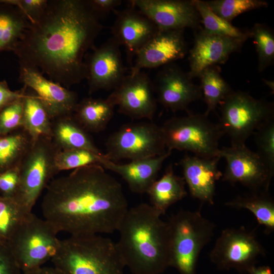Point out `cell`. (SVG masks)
<instances>
[{"label": "cell", "instance_id": "1", "mask_svg": "<svg viewBox=\"0 0 274 274\" xmlns=\"http://www.w3.org/2000/svg\"><path fill=\"white\" fill-rule=\"evenodd\" d=\"M103 28L87 0H49L13 52L19 63L69 89L86 79L84 57Z\"/></svg>", "mask_w": 274, "mask_h": 274}, {"label": "cell", "instance_id": "2", "mask_svg": "<svg viewBox=\"0 0 274 274\" xmlns=\"http://www.w3.org/2000/svg\"><path fill=\"white\" fill-rule=\"evenodd\" d=\"M127 206L121 184L95 164L51 180L41 209L58 232L85 236L117 231Z\"/></svg>", "mask_w": 274, "mask_h": 274}, {"label": "cell", "instance_id": "3", "mask_svg": "<svg viewBox=\"0 0 274 274\" xmlns=\"http://www.w3.org/2000/svg\"><path fill=\"white\" fill-rule=\"evenodd\" d=\"M161 216L143 203L128 209L119 225L116 244L133 274H161L170 266L169 228Z\"/></svg>", "mask_w": 274, "mask_h": 274}, {"label": "cell", "instance_id": "4", "mask_svg": "<svg viewBox=\"0 0 274 274\" xmlns=\"http://www.w3.org/2000/svg\"><path fill=\"white\" fill-rule=\"evenodd\" d=\"M51 260L65 274H123L125 267L116 243L100 235L60 240Z\"/></svg>", "mask_w": 274, "mask_h": 274}, {"label": "cell", "instance_id": "5", "mask_svg": "<svg viewBox=\"0 0 274 274\" xmlns=\"http://www.w3.org/2000/svg\"><path fill=\"white\" fill-rule=\"evenodd\" d=\"M170 232V266L180 274H196L199 255L212 239L215 224L200 211L182 210L167 222Z\"/></svg>", "mask_w": 274, "mask_h": 274}, {"label": "cell", "instance_id": "6", "mask_svg": "<svg viewBox=\"0 0 274 274\" xmlns=\"http://www.w3.org/2000/svg\"><path fill=\"white\" fill-rule=\"evenodd\" d=\"M31 145L18 164L19 183L12 197L25 214L32 209L56 174L54 160L58 148L51 138L42 136Z\"/></svg>", "mask_w": 274, "mask_h": 274}, {"label": "cell", "instance_id": "7", "mask_svg": "<svg viewBox=\"0 0 274 274\" xmlns=\"http://www.w3.org/2000/svg\"><path fill=\"white\" fill-rule=\"evenodd\" d=\"M56 229L32 212L26 215L6 244L22 272L38 267L56 254L60 240Z\"/></svg>", "mask_w": 274, "mask_h": 274}, {"label": "cell", "instance_id": "8", "mask_svg": "<svg viewBox=\"0 0 274 274\" xmlns=\"http://www.w3.org/2000/svg\"><path fill=\"white\" fill-rule=\"evenodd\" d=\"M161 128L166 150L190 151L204 158L219 157V142L223 133L218 124L204 114L172 117Z\"/></svg>", "mask_w": 274, "mask_h": 274}, {"label": "cell", "instance_id": "9", "mask_svg": "<svg viewBox=\"0 0 274 274\" xmlns=\"http://www.w3.org/2000/svg\"><path fill=\"white\" fill-rule=\"evenodd\" d=\"M218 125L230 138L231 145H245L263 124L273 119V105L254 98L246 92L232 91L219 105Z\"/></svg>", "mask_w": 274, "mask_h": 274}, {"label": "cell", "instance_id": "10", "mask_svg": "<svg viewBox=\"0 0 274 274\" xmlns=\"http://www.w3.org/2000/svg\"><path fill=\"white\" fill-rule=\"evenodd\" d=\"M106 147L105 156L114 162L154 157L167 151L161 126L148 122L123 125L110 135Z\"/></svg>", "mask_w": 274, "mask_h": 274}, {"label": "cell", "instance_id": "11", "mask_svg": "<svg viewBox=\"0 0 274 274\" xmlns=\"http://www.w3.org/2000/svg\"><path fill=\"white\" fill-rule=\"evenodd\" d=\"M264 254L255 234L244 227L223 230L216 241L210 257L219 268L248 270L257 258Z\"/></svg>", "mask_w": 274, "mask_h": 274}, {"label": "cell", "instance_id": "12", "mask_svg": "<svg viewBox=\"0 0 274 274\" xmlns=\"http://www.w3.org/2000/svg\"><path fill=\"white\" fill-rule=\"evenodd\" d=\"M219 156L226 162L223 181L232 184L239 183L254 190L263 188L268 191L273 176L257 153L245 144L222 147Z\"/></svg>", "mask_w": 274, "mask_h": 274}, {"label": "cell", "instance_id": "13", "mask_svg": "<svg viewBox=\"0 0 274 274\" xmlns=\"http://www.w3.org/2000/svg\"><path fill=\"white\" fill-rule=\"evenodd\" d=\"M153 83L144 72L126 75L108 98L119 112L134 119L151 120L157 104Z\"/></svg>", "mask_w": 274, "mask_h": 274}, {"label": "cell", "instance_id": "14", "mask_svg": "<svg viewBox=\"0 0 274 274\" xmlns=\"http://www.w3.org/2000/svg\"><path fill=\"white\" fill-rule=\"evenodd\" d=\"M131 6L147 16L158 30L200 29L193 0H131Z\"/></svg>", "mask_w": 274, "mask_h": 274}, {"label": "cell", "instance_id": "15", "mask_svg": "<svg viewBox=\"0 0 274 274\" xmlns=\"http://www.w3.org/2000/svg\"><path fill=\"white\" fill-rule=\"evenodd\" d=\"M120 45L111 37L85 60L88 92L114 89L125 77Z\"/></svg>", "mask_w": 274, "mask_h": 274}, {"label": "cell", "instance_id": "16", "mask_svg": "<svg viewBox=\"0 0 274 274\" xmlns=\"http://www.w3.org/2000/svg\"><path fill=\"white\" fill-rule=\"evenodd\" d=\"M19 64L20 81L40 97L51 120L73 114L78 102L75 92L47 79L38 68Z\"/></svg>", "mask_w": 274, "mask_h": 274}, {"label": "cell", "instance_id": "17", "mask_svg": "<svg viewBox=\"0 0 274 274\" xmlns=\"http://www.w3.org/2000/svg\"><path fill=\"white\" fill-rule=\"evenodd\" d=\"M246 40L209 34L199 29L189 51V77H199L207 68L224 63L232 53L240 50Z\"/></svg>", "mask_w": 274, "mask_h": 274}, {"label": "cell", "instance_id": "18", "mask_svg": "<svg viewBox=\"0 0 274 274\" xmlns=\"http://www.w3.org/2000/svg\"><path fill=\"white\" fill-rule=\"evenodd\" d=\"M184 30H158L137 52L130 74L166 65L183 58L187 49Z\"/></svg>", "mask_w": 274, "mask_h": 274}, {"label": "cell", "instance_id": "19", "mask_svg": "<svg viewBox=\"0 0 274 274\" xmlns=\"http://www.w3.org/2000/svg\"><path fill=\"white\" fill-rule=\"evenodd\" d=\"M153 85L157 101L173 112L187 110L191 102L201 99L199 86L174 64L166 65L158 73Z\"/></svg>", "mask_w": 274, "mask_h": 274}, {"label": "cell", "instance_id": "20", "mask_svg": "<svg viewBox=\"0 0 274 274\" xmlns=\"http://www.w3.org/2000/svg\"><path fill=\"white\" fill-rule=\"evenodd\" d=\"M114 12L116 19L112 27V37L124 47L127 60L131 66L137 52L158 29L147 16L132 6Z\"/></svg>", "mask_w": 274, "mask_h": 274}, {"label": "cell", "instance_id": "21", "mask_svg": "<svg viewBox=\"0 0 274 274\" xmlns=\"http://www.w3.org/2000/svg\"><path fill=\"white\" fill-rule=\"evenodd\" d=\"M220 159L186 155L180 161L191 195L202 202L214 203L216 184L223 175L218 167Z\"/></svg>", "mask_w": 274, "mask_h": 274}, {"label": "cell", "instance_id": "22", "mask_svg": "<svg viewBox=\"0 0 274 274\" xmlns=\"http://www.w3.org/2000/svg\"><path fill=\"white\" fill-rule=\"evenodd\" d=\"M168 150L156 157L130 161L118 164L104 156L100 165L106 169L119 175L125 181L130 190L135 193H147L157 180V177L164 161L170 155Z\"/></svg>", "mask_w": 274, "mask_h": 274}, {"label": "cell", "instance_id": "23", "mask_svg": "<svg viewBox=\"0 0 274 274\" xmlns=\"http://www.w3.org/2000/svg\"><path fill=\"white\" fill-rule=\"evenodd\" d=\"M51 138L59 150L83 149L103 154L76 121L73 114L53 119Z\"/></svg>", "mask_w": 274, "mask_h": 274}, {"label": "cell", "instance_id": "24", "mask_svg": "<svg viewBox=\"0 0 274 274\" xmlns=\"http://www.w3.org/2000/svg\"><path fill=\"white\" fill-rule=\"evenodd\" d=\"M183 178L176 175L172 164L163 176L156 180L147 192L151 206L161 215H164L172 204L187 195Z\"/></svg>", "mask_w": 274, "mask_h": 274}, {"label": "cell", "instance_id": "25", "mask_svg": "<svg viewBox=\"0 0 274 274\" xmlns=\"http://www.w3.org/2000/svg\"><path fill=\"white\" fill-rule=\"evenodd\" d=\"M115 107L108 97H87L78 102L73 116L86 131L98 132L106 128L113 116Z\"/></svg>", "mask_w": 274, "mask_h": 274}, {"label": "cell", "instance_id": "26", "mask_svg": "<svg viewBox=\"0 0 274 274\" xmlns=\"http://www.w3.org/2000/svg\"><path fill=\"white\" fill-rule=\"evenodd\" d=\"M29 25L18 8L9 0H0V52H13Z\"/></svg>", "mask_w": 274, "mask_h": 274}, {"label": "cell", "instance_id": "27", "mask_svg": "<svg viewBox=\"0 0 274 274\" xmlns=\"http://www.w3.org/2000/svg\"><path fill=\"white\" fill-rule=\"evenodd\" d=\"M40 99L35 93L26 92L23 98L22 128L31 141L42 136H52L51 119Z\"/></svg>", "mask_w": 274, "mask_h": 274}, {"label": "cell", "instance_id": "28", "mask_svg": "<svg viewBox=\"0 0 274 274\" xmlns=\"http://www.w3.org/2000/svg\"><path fill=\"white\" fill-rule=\"evenodd\" d=\"M201 99L207 105L204 114L208 116L233 90L222 77L216 66L207 68L199 76Z\"/></svg>", "mask_w": 274, "mask_h": 274}, {"label": "cell", "instance_id": "29", "mask_svg": "<svg viewBox=\"0 0 274 274\" xmlns=\"http://www.w3.org/2000/svg\"><path fill=\"white\" fill-rule=\"evenodd\" d=\"M225 205L251 211L259 224L263 225L265 232L270 234L274 230V202L271 198L262 194L250 196H238L227 201Z\"/></svg>", "mask_w": 274, "mask_h": 274}, {"label": "cell", "instance_id": "30", "mask_svg": "<svg viewBox=\"0 0 274 274\" xmlns=\"http://www.w3.org/2000/svg\"><path fill=\"white\" fill-rule=\"evenodd\" d=\"M31 142L23 128L21 131L0 138V173L18 166Z\"/></svg>", "mask_w": 274, "mask_h": 274}, {"label": "cell", "instance_id": "31", "mask_svg": "<svg viewBox=\"0 0 274 274\" xmlns=\"http://www.w3.org/2000/svg\"><path fill=\"white\" fill-rule=\"evenodd\" d=\"M199 14L202 30L206 33L233 38L247 40L248 30L244 31L233 26L215 14L207 6L204 1L193 0Z\"/></svg>", "mask_w": 274, "mask_h": 274}, {"label": "cell", "instance_id": "32", "mask_svg": "<svg viewBox=\"0 0 274 274\" xmlns=\"http://www.w3.org/2000/svg\"><path fill=\"white\" fill-rule=\"evenodd\" d=\"M249 38L255 44L258 55V68L260 72L272 65L274 60V34L264 24L255 23L248 30Z\"/></svg>", "mask_w": 274, "mask_h": 274}, {"label": "cell", "instance_id": "33", "mask_svg": "<svg viewBox=\"0 0 274 274\" xmlns=\"http://www.w3.org/2000/svg\"><path fill=\"white\" fill-rule=\"evenodd\" d=\"M104 156L83 149L59 150L55 157L54 166L56 174L59 172L75 169L91 164H100Z\"/></svg>", "mask_w": 274, "mask_h": 274}, {"label": "cell", "instance_id": "34", "mask_svg": "<svg viewBox=\"0 0 274 274\" xmlns=\"http://www.w3.org/2000/svg\"><path fill=\"white\" fill-rule=\"evenodd\" d=\"M26 215L12 197L0 196V244L8 242Z\"/></svg>", "mask_w": 274, "mask_h": 274}, {"label": "cell", "instance_id": "35", "mask_svg": "<svg viewBox=\"0 0 274 274\" xmlns=\"http://www.w3.org/2000/svg\"><path fill=\"white\" fill-rule=\"evenodd\" d=\"M217 15L230 22L240 14L253 10L267 7V2L261 0H212L204 1Z\"/></svg>", "mask_w": 274, "mask_h": 274}, {"label": "cell", "instance_id": "36", "mask_svg": "<svg viewBox=\"0 0 274 274\" xmlns=\"http://www.w3.org/2000/svg\"><path fill=\"white\" fill-rule=\"evenodd\" d=\"M257 154L270 174H274V119L260 126L253 133Z\"/></svg>", "mask_w": 274, "mask_h": 274}, {"label": "cell", "instance_id": "37", "mask_svg": "<svg viewBox=\"0 0 274 274\" xmlns=\"http://www.w3.org/2000/svg\"><path fill=\"white\" fill-rule=\"evenodd\" d=\"M23 98L13 101L0 111V134L22 128Z\"/></svg>", "mask_w": 274, "mask_h": 274}, {"label": "cell", "instance_id": "38", "mask_svg": "<svg viewBox=\"0 0 274 274\" xmlns=\"http://www.w3.org/2000/svg\"><path fill=\"white\" fill-rule=\"evenodd\" d=\"M26 16L30 23L36 22L45 11L49 0H9Z\"/></svg>", "mask_w": 274, "mask_h": 274}, {"label": "cell", "instance_id": "39", "mask_svg": "<svg viewBox=\"0 0 274 274\" xmlns=\"http://www.w3.org/2000/svg\"><path fill=\"white\" fill-rule=\"evenodd\" d=\"M19 183L18 166L0 173V190L3 196L13 197L15 194Z\"/></svg>", "mask_w": 274, "mask_h": 274}, {"label": "cell", "instance_id": "40", "mask_svg": "<svg viewBox=\"0 0 274 274\" xmlns=\"http://www.w3.org/2000/svg\"><path fill=\"white\" fill-rule=\"evenodd\" d=\"M0 274H22L6 244H0Z\"/></svg>", "mask_w": 274, "mask_h": 274}, {"label": "cell", "instance_id": "41", "mask_svg": "<svg viewBox=\"0 0 274 274\" xmlns=\"http://www.w3.org/2000/svg\"><path fill=\"white\" fill-rule=\"evenodd\" d=\"M26 87L21 91H13L8 87L5 81L0 82V111L13 101L25 96Z\"/></svg>", "mask_w": 274, "mask_h": 274}, {"label": "cell", "instance_id": "42", "mask_svg": "<svg viewBox=\"0 0 274 274\" xmlns=\"http://www.w3.org/2000/svg\"><path fill=\"white\" fill-rule=\"evenodd\" d=\"M92 10L100 18V16L114 11L119 6L120 0H87Z\"/></svg>", "mask_w": 274, "mask_h": 274}, {"label": "cell", "instance_id": "43", "mask_svg": "<svg viewBox=\"0 0 274 274\" xmlns=\"http://www.w3.org/2000/svg\"><path fill=\"white\" fill-rule=\"evenodd\" d=\"M22 274H65L64 272L55 267V266L48 267L41 266L37 268L26 272Z\"/></svg>", "mask_w": 274, "mask_h": 274}, {"label": "cell", "instance_id": "44", "mask_svg": "<svg viewBox=\"0 0 274 274\" xmlns=\"http://www.w3.org/2000/svg\"><path fill=\"white\" fill-rule=\"evenodd\" d=\"M248 271L250 274H272L271 269L265 266L258 267L254 266Z\"/></svg>", "mask_w": 274, "mask_h": 274}, {"label": "cell", "instance_id": "45", "mask_svg": "<svg viewBox=\"0 0 274 274\" xmlns=\"http://www.w3.org/2000/svg\"><path fill=\"white\" fill-rule=\"evenodd\" d=\"M263 81L264 82V84L268 86V87L270 89L271 92L272 93L274 92V82L273 80H269L266 79H263Z\"/></svg>", "mask_w": 274, "mask_h": 274}]
</instances>
